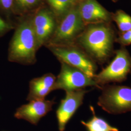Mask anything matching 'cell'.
<instances>
[{
    "label": "cell",
    "mask_w": 131,
    "mask_h": 131,
    "mask_svg": "<svg viewBox=\"0 0 131 131\" xmlns=\"http://www.w3.org/2000/svg\"><path fill=\"white\" fill-rule=\"evenodd\" d=\"M45 4V0H14V14L25 16L32 14Z\"/></svg>",
    "instance_id": "9a60e30c"
},
{
    "label": "cell",
    "mask_w": 131,
    "mask_h": 131,
    "mask_svg": "<svg viewBox=\"0 0 131 131\" xmlns=\"http://www.w3.org/2000/svg\"><path fill=\"white\" fill-rule=\"evenodd\" d=\"M113 22H115L119 32L123 33L131 30V16L122 10H117L113 13Z\"/></svg>",
    "instance_id": "2e32d148"
},
{
    "label": "cell",
    "mask_w": 131,
    "mask_h": 131,
    "mask_svg": "<svg viewBox=\"0 0 131 131\" xmlns=\"http://www.w3.org/2000/svg\"><path fill=\"white\" fill-rule=\"evenodd\" d=\"M89 92L84 89L66 92L65 97L61 100L56 111L59 131L65 130L67 124L82 105L84 96Z\"/></svg>",
    "instance_id": "9c48e42d"
},
{
    "label": "cell",
    "mask_w": 131,
    "mask_h": 131,
    "mask_svg": "<svg viewBox=\"0 0 131 131\" xmlns=\"http://www.w3.org/2000/svg\"><path fill=\"white\" fill-rule=\"evenodd\" d=\"M31 23L36 36L38 49L45 46L54 32L58 19L45 4L31 14Z\"/></svg>",
    "instance_id": "ba28073f"
},
{
    "label": "cell",
    "mask_w": 131,
    "mask_h": 131,
    "mask_svg": "<svg viewBox=\"0 0 131 131\" xmlns=\"http://www.w3.org/2000/svg\"><path fill=\"white\" fill-rule=\"evenodd\" d=\"M56 102L53 100H36L29 102L19 107L14 117L19 119H24L34 125H37L41 118L52 111Z\"/></svg>",
    "instance_id": "8fae6325"
},
{
    "label": "cell",
    "mask_w": 131,
    "mask_h": 131,
    "mask_svg": "<svg viewBox=\"0 0 131 131\" xmlns=\"http://www.w3.org/2000/svg\"><path fill=\"white\" fill-rule=\"evenodd\" d=\"M78 7L85 26L113 23V12L108 11L97 0H80Z\"/></svg>",
    "instance_id": "30bf717a"
},
{
    "label": "cell",
    "mask_w": 131,
    "mask_h": 131,
    "mask_svg": "<svg viewBox=\"0 0 131 131\" xmlns=\"http://www.w3.org/2000/svg\"><path fill=\"white\" fill-rule=\"evenodd\" d=\"M45 1L58 19L78 5L80 0H45Z\"/></svg>",
    "instance_id": "5bb4252c"
},
{
    "label": "cell",
    "mask_w": 131,
    "mask_h": 131,
    "mask_svg": "<svg viewBox=\"0 0 131 131\" xmlns=\"http://www.w3.org/2000/svg\"><path fill=\"white\" fill-rule=\"evenodd\" d=\"M115 57L108 65L94 76L100 86L111 83H121L131 71V56L125 47L115 51Z\"/></svg>",
    "instance_id": "8992f818"
},
{
    "label": "cell",
    "mask_w": 131,
    "mask_h": 131,
    "mask_svg": "<svg viewBox=\"0 0 131 131\" xmlns=\"http://www.w3.org/2000/svg\"><path fill=\"white\" fill-rule=\"evenodd\" d=\"M117 35L112 23L88 25L75 44L83 50L97 64L103 65L114 55Z\"/></svg>",
    "instance_id": "6da1fadb"
},
{
    "label": "cell",
    "mask_w": 131,
    "mask_h": 131,
    "mask_svg": "<svg viewBox=\"0 0 131 131\" xmlns=\"http://www.w3.org/2000/svg\"><path fill=\"white\" fill-rule=\"evenodd\" d=\"M115 42L120 44L122 47H126L131 44V30L130 31L118 33Z\"/></svg>",
    "instance_id": "e0dca14e"
},
{
    "label": "cell",
    "mask_w": 131,
    "mask_h": 131,
    "mask_svg": "<svg viewBox=\"0 0 131 131\" xmlns=\"http://www.w3.org/2000/svg\"><path fill=\"white\" fill-rule=\"evenodd\" d=\"M113 3H117L119 0H111Z\"/></svg>",
    "instance_id": "ffe728a7"
},
{
    "label": "cell",
    "mask_w": 131,
    "mask_h": 131,
    "mask_svg": "<svg viewBox=\"0 0 131 131\" xmlns=\"http://www.w3.org/2000/svg\"><path fill=\"white\" fill-rule=\"evenodd\" d=\"M85 26L81 18L77 5L58 19L54 32L45 47L75 44Z\"/></svg>",
    "instance_id": "3957f363"
},
{
    "label": "cell",
    "mask_w": 131,
    "mask_h": 131,
    "mask_svg": "<svg viewBox=\"0 0 131 131\" xmlns=\"http://www.w3.org/2000/svg\"><path fill=\"white\" fill-rule=\"evenodd\" d=\"M90 109L93 115L92 117L86 122H81L87 131H119L117 127L113 126L103 118L98 117L93 106H90Z\"/></svg>",
    "instance_id": "4fadbf2b"
},
{
    "label": "cell",
    "mask_w": 131,
    "mask_h": 131,
    "mask_svg": "<svg viewBox=\"0 0 131 131\" xmlns=\"http://www.w3.org/2000/svg\"><path fill=\"white\" fill-rule=\"evenodd\" d=\"M101 90L97 104L104 111L114 115L131 112V87L105 85Z\"/></svg>",
    "instance_id": "5b68a950"
},
{
    "label": "cell",
    "mask_w": 131,
    "mask_h": 131,
    "mask_svg": "<svg viewBox=\"0 0 131 131\" xmlns=\"http://www.w3.org/2000/svg\"><path fill=\"white\" fill-rule=\"evenodd\" d=\"M14 28V26L0 17V38Z\"/></svg>",
    "instance_id": "d6986e66"
},
{
    "label": "cell",
    "mask_w": 131,
    "mask_h": 131,
    "mask_svg": "<svg viewBox=\"0 0 131 131\" xmlns=\"http://www.w3.org/2000/svg\"><path fill=\"white\" fill-rule=\"evenodd\" d=\"M88 86L102 89L93 78L82 70L61 62V69L56 77L53 90L60 89L68 92L84 89Z\"/></svg>",
    "instance_id": "52a82bcc"
},
{
    "label": "cell",
    "mask_w": 131,
    "mask_h": 131,
    "mask_svg": "<svg viewBox=\"0 0 131 131\" xmlns=\"http://www.w3.org/2000/svg\"><path fill=\"white\" fill-rule=\"evenodd\" d=\"M38 50L31 14L24 16L16 27L10 42L8 59L24 65H33L37 62Z\"/></svg>",
    "instance_id": "7a4b0ae2"
},
{
    "label": "cell",
    "mask_w": 131,
    "mask_h": 131,
    "mask_svg": "<svg viewBox=\"0 0 131 131\" xmlns=\"http://www.w3.org/2000/svg\"><path fill=\"white\" fill-rule=\"evenodd\" d=\"M14 0H0V10L9 16L14 14Z\"/></svg>",
    "instance_id": "ac0fdd59"
},
{
    "label": "cell",
    "mask_w": 131,
    "mask_h": 131,
    "mask_svg": "<svg viewBox=\"0 0 131 131\" xmlns=\"http://www.w3.org/2000/svg\"><path fill=\"white\" fill-rule=\"evenodd\" d=\"M56 77L48 73L31 80L29 82V90L26 100L29 102L45 100L47 95L53 91Z\"/></svg>",
    "instance_id": "7c38bea8"
},
{
    "label": "cell",
    "mask_w": 131,
    "mask_h": 131,
    "mask_svg": "<svg viewBox=\"0 0 131 131\" xmlns=\"http://www.w3.org/2000/svg\"><path fill=\"white\" fill-rule=\"evenodd\" d=\"M46 47L60 63H64L82 70L93 78L96 74L98 70L97 64L76 44L51 45Z\"/></svg>",
    "instance_id": "277c9868"
}]
</instances>
